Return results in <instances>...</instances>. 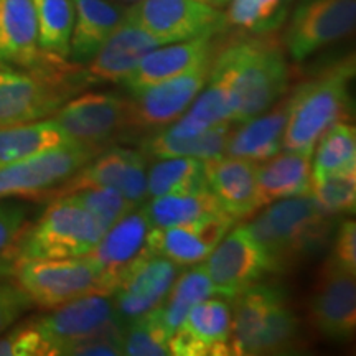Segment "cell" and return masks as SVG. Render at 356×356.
Here are the masks:
<instances>
[{
  "mask_svg": "<svg viewBox=\"0 0 356 356\" xmlns=\"http://www.w3.org/2000/svg\"><path fill=\"white\" fill-rule=\"evenodd\" d=\"M172 355L222 356L231 350V307L222 299L200 302L168 340Z\"/></svg>",
  "mask_w": 356,
  "mask_h": 356,
  "instance_id": "18",
  "label": "cell"
},
{
  "mask_svg": "<svg viewBox=\"0 0 356 356\" xmlns=\"http://www.w3.org/2000/svg\"><path fill=\"white\" fill-rule=\"evenodd\" d=\"M178 275V266L165 257L145 252L122 274L113 297L126 325L162 304Z\"/></svg>",
  "mask_w": 356,
  "mask_h": 356,
  "instance_id": "16",
  "label": "cell"
},
{
  "mask_svg": "<svg viewBox=\"0 0 356 356\" xmlns=\"http://www.w3.org/2000/svg\"><path fill=\"white\" fill-rule=\"evenodd\" d=\"M66 96V86L47 74L0 70V127L50 118Z\"/></svg>",
  "mask_w": 356,
  "mask_h": 356,
  "instance_id": "14",
  "label": "cell"
},
{
  "mask_svg": "<svg viewBox=\"0 0 356 356\" xmlns=\"http://www.w3.org/2000/svg\"><path fill=\"white\" fill-rule=\"evenodd\" d=\"M102 234L104 228L81 203L61 195L32 228L20 234L15 261L86 256Z\"/></svg>",
  "mask_w": 356,
  "mask_h": 356,
  "instance_id": "4",
  "label": "cell"
},
{
  "mask_svg": "<svg viewBox=\"0 0 356 356\" xmlns=\"http://www.w3.org/2000/svg\"><path fill=\"white\" fill-rule=\"evenodd\" d=\"M51 348V355L101 335H122L124 323L113 293L95 292L51 309L33 323Z\"/></svg>",
  "mask_w": 356,
  "mask_h": 356,
  "instance_id": "6",
  "label": "cell"
},
{
  "mask_svg": "<svg viewBox=\"0 0 356 356\" xmlns=\"http://www.w3.org/2000/svg\"><path fill=\"white\" fill-rule=\"evenodd\" d=\"M147 162L142 152L109 149L92 157L68 181L60 186V195L84 188H113L137 204L147 198Z\"/></svg>",
  "mask_w": 356,
  "mask_h": 356,
  "instance_id": "15",
  "label": "cell"
},
{
  "mask_svg": "<svg viewBox=\"0 0 356 356\" xmlns=\"http://www.w3.org/2000/svg\"><path fill=\"white\" fill-rule=\"evenodd\" d=\"M356 24V0H305L293 12L286 33L292 60L304 61L345 38Z\"/></svg>",
  "mask_w": 356,
  "mask_h": 356,
  "instance_id": "10",
  "label": "cell"
},
{
  "mask_svg": "<svg viewBox=\"0 0 356 356\" xmlns=\"http://www.w3.org/2000/svg\"><path fill=\"white\" fill-rule=\"evenodd\" d=\"M50 118L71 140L101 147L129 127L127 99L111 92H86L61 104Z\"/></svg>",
  "mask_w": 356,
  "mask_h": 356,
  "instance_id": "13",
  "label": "cell"
},
{
  "mask_svg": "<svg viewBox=\"0 0 356 356\" xmlns=\"http://www.w3.org/2000/svg\"><path fill=\"white\" fill-rule=\"evenodd\" d=\"M355 273L346 270L328 256L318 274L310 302L312 323L328 340L345 341L356 328V280Z\"/></svg>",
  "mask_w": 356,
  "mask_h": 356,
  "instance_id": "12",
  "label": "cell"
},
{
  "mask_svg": "<svg viewBox=\"0 0 356 356\" xmlns=\"http://www.w3.org/2000/svg\"><path fill=\"white\" fill-rule=\"evenodd\" d=\"M310 193L328 215L353 213L356 204V170L314 180Z\"/></svg>",
  "mask_w": 356,
  "mask_h": 356,
  "instance_id": "37",
  "label": "cell"
},
{
  "mask_svg": "<svg viewBox=\"0 0 356 356\" xmlns=\"http://www.w3.org/2000/svg\"><path fill=\"white\" fill-rule=\"evenodd\" d=\"M38 24V44L44 55L68 60L74 24V0H33Z\"/></svg>",
  "mask_w": 356,
  "mask_h": 356,
  "instance_id": "33",
  "label": "cell"
},
{
  "mask_svg": "<svg viewBox=\"0 0 356 356\" xmlns=\"http://www.w3.org/2000/svg\"><path fill=\"white\" fill-rule=\"evenodd\" d=\"M234 222V218L221 215L186 226L152 228L147 234L145 251L149 254L165 257L178 267L198 264L207 259Z\"/></svg>",
  "mask_w": 356,
  "mask_h": 356,
  "instance_id": "19",
  "label": "cell"
},
{
  "mask_svg": "<svg viewBox=\"0 0 356 356\" xmlns=\"http://www.w3.org/2000/svg\"><path fill=\"white\" fill-rule=\"evenodd\" d=\"M332 257L346 270L356 274V222L353 220L343 221L338 228Z\"/></svg>",
  "mask_w": 356,
  "mask_h": 356,
  "instance_id": "44",
  "label": "cell"
},
{
  "mask_svg": "<svg viewBox=\"0 0 356 356\" xmlns=\"http://www.w3.org/2000/svg\"><path fill=\"white\" fill-rule=\"evenodd\" d=\"M17 286L33 305L51 310L78 297L106 292L99 273L86 256L20 259L13 264Z\"/></svg>",
  "mask_w": 356,
  "mask_h": 356,
  "instance_id": "5",
  "label": "cell"
},
{
  "mask_svg": "<svg viewBox=\"0 0 356 356\" xmlns=\"http://www.w3.org/2000/svg\"><path fill=\"white\" fill-rule=\"evenodd\" d=\"M99 152L101 147L74 142L0 165V200L30 198L60 188Z\"/></svg>",
  "mask_w": 356,
  "mask_h": 356,
  "instance_id": "7",
  "label": "cell"
},
{
  "mask_svg": "<svg viewBox=\"0 0 356 356\" xmlns=\"http://www.w3.org/2000/svg\"><path fill=\"white\" fill-rule=\"evenodd\" d=\"M32 300L15 284L0 280V335L12 327L20 315L32 307Z\"/></svg>",
  "mask_w": 356,
  "mask_h": 356,
  "instance_id": "41",
  "label": "cell"
},
{
  "mask_svg": "<svg viewBox=\"0 0 356 356\" xmlns=\"http://www.w3.org/2000/svg\"><path fill=\"white\" fill-rule=\"evenodd\" d=\"M121 2H137V0H121Z\"/></svg>",
  "mask_w": 356,
  "mask_h": 356,
  "instance_id": "46",
  "label": "cell"
},
{
  "mask_svg": "<svg viewBox=\"0 0 356 356\" xmlns=\"http://www.w3.org/2000/svg\"><path fill=\"white\" fill-rule=\"evenodd\" d=\"M68 144H74L51 118L0 127V165L35 157Z\"/></svg>",
  "mask_w": 356,
  "mask_h": 356,
  "instance_id": "29",
  "label": "cell"
},
{
  "mask_svg": "<svg viewBox=\"0 0 356 356\" xmlns=\"http://www.w3.org/2000/svg\"><path fill=\"white\" fill-rule=\"evenodd\" d=\"M207 185L204 160L193 157H168L147 172V197L154 198L167 193L203 188Z\"/></svg>",
  "mask_w": 356,
  "mask_h": 356,
  "instance_id": "34",
  "label": "cell"
},
{
  "mask_svg": "<svg viewBox=\"0 0 356 356\" xmlns=\"http://www.w3.org/2000/svg\"><path fill=\"white\" fill-rule=\"evenodd\" d=\"M126 17L163 43L215 37L228 25L225 13L203 0H137Z\"/></svg>",
  "mask_w": 356,
  "mask_h": 356,
  "instance_id": "8",
  "label": "cell"
},
{
  "mask_svg": "<svg viewBox=\"0 0 356 356\" xmlns=\"http://www.w3.org/2000/svg\"><path fill=\"white\" fill-rule=\"evenodd\" d=\"M203 2L210 3V6H213V7H221V6H225V3H228L229 0H203Z\"/></svg>",
  "mask_w": 356,
  "mask_h": 356,
  "instance_id": "45",
  "label": "cell"
},
{
  "mask_svg": "<svg viewBox=\"0 0 356 356\" xmlns=\"http://www.w3.org/2000/svg\"><path fill=\"white\" fill-rule=\"evenodd\" d=\"M312 155L299 150L277 152L256 163L257 193L262 207L277 200L309 193L312 188Z\"/></svg>",
  "mask_w": 356,
  "mask_h": 356,
  "instance_id": "26",
  "label": "cell"
},
{
  "mask_svg": "<svg viewBox=\"0 0 356 356\" xmlns=\"http://www.w3.org/2000/svg\"><path fill=\"white\" fill-rule=\"evenodd\" d=\"M203 266L215 296L228 300L259 282L264 274L273 273L264 249L249 233L246 225L233 226L222 236Z\"/></svg>",
  "mask_w": 356,
  "mask_h": 356,
  "instance_id": "9",
  "label": "cell"
},
{
  "mask_svg": "<svg viewBox=\"0 0 356 356\" xmlns=\"http://www.w3.org/2000/svg\"><path fill=\"white\" fill-rule=\"evenodd\" d=\"M42 56L33 0H0V61L35 66Z\"/></svg>",
  "mask_w": 356,
  "mask_h": 356,
  "instance_id": "24",
  "label": "cell"
},
{
  "mask_svg": "<svg viewBox=\"0 0 356 356\" xmlns=\"http://www.w3.org/2000/svg\"><path fill=\"white\" fill-rule=\"evenodd\" d=\"M170 337L159 323L154 310L124 325V355L129 356H163L172 355L168 348Z\"/></svg>",
  "mask_w": 356,
  "mask_h": 356,
  "instance_id": "36",
  "label": "cell"
},
{
  "mask_svg": "<svg viewBox=\"0 0 356 356\" xmlns=\"http://www.w3.org/2000/svg\"><path fill=\"white\" fill-rule=\"evenodd\" d=\"M314 154L312 181L356 170V129L341 121L333 124L318 139Z\"/></svg>",
  "mask_w": 356,
  "mask_h": 356,
  "instance_id": "32",
  "label": "cell"
},
{
  "mask_svg": "<svg viewBox=\"0 0 356 356\" xmlns=\"http://www.w3.org/2000/svg\"><path fill=\"white\" fill-rule=\"evenodd\" d=\"M282 6L284 0H231L226 22L248 30H267Z\"/></svg>",
  "mask_w": 356,
  "mask_h": 356,
  "instance_id": "39",
  "label": "cell"
},
{
  "mask_svg": "<svg viewBox=\"0 0 356 356\" xmlns=\"http://www.w3.org/2000/svg\"><path fill=\"white\" fill-rule=\"evenodd\" d=\"M124 19L126 8L111 0H74L70 60L73 63L86 65Z\"/></svg>",
  "mask_w": 356,
  "mask_h": 356,
  "instance_id": "25",
  "label": "cell"
},
{
  "mask_svg": "<svg viewBox=\"0 0 356 356\" xmlns=\"http://www.w3.org/2000/svg\"><path fill=\"white\" fill-rule=\"evenodd\" d=\"M299 320L282 297L267 315L264 325L252 341L249 355L284 353L297 341Z\"/></svg>",
  "mask_w": 356,
  "mask_h": 356,
  "instance_id": "35",
  "label": "cell"
},
{
  "mask_svg": "<svg viewBox=\"0 0 356 356\" xmlns=\"http://www.w3.org/2000/svg\"><path fill=\"white\" fill-rule=\"evenodd\" d=\"M61 355L79 356H121L124 355L122 335H101L79 341L63 350Z\"/></svg>",
  "mask_w": 356,
  "mask_h": 356,
  "instance_id": "43",
  "label": "cell"
},
{
  "mask_svg": "<svg viewBox=\"0 0 356 356\" xmlns=\"http://www.w3.org/2000/svg\"><path fill=\"white\" fill-rule=\"evenodd\" d=\"M246 228L264 249L270 270L284 273L327 244L333 221L309 191L267 204Z\"/></svg>",
  "mask_w": 356,
  "mask_h": 356,
  "instance_id": "2",
  "label": "cell"
},
{
  "mask_svg": "<svg viewBox=\"0 0 356 356\" xmlns=\"http://www.w3.org/2000/svg\"><path fill=\"white\" fill-rule=\"evenodd\" d=\"M51 348L35 325H26L0 337V356H44Z\"/></svg>",
  "mask_w": 356,
  "mask_h": 356,
  "instance_id": "40",
  "label": "cell"
},
{
  "mask_svg": "<svg viewBox=\"0 0 356 356\" xmlns=\"http://www.w3.org/2000/svg\"><path fill=\"white\" fill-rule=\"evenodd\" d=\"M289 102H291L289 97L286 99L280 97L273 108L248 121L239 122L241 126L238 129L231 127L225 155L257 163L280 152L289 118Z\"/></svg>",
  "mask_w": 356,
  "mask_h": 356,
  "instance_id": "23",
  "label": "cell"
},
{
  "mask_svg": "<svg viewBox=\"0 0 356 356\" xmlns=\"http://www.w3.org/2000/svg\"><path fill=\"white\" fill-rule=\"evenodd\" d=\"M211 61H204L175 78L129 91V126L165 127L177 121L207 84Z\"/></svg>",
  "mask_w": 356,
  "mask_h": 356,
  "instance_id": "11",
  "label": "cell"
},
{
  "mask_svg": "<svg viewBox=\"0 0 356 356\" xmlns=\"http://www.w3.org/2000/svg\"><path fill=\"white\" fill-rule=\"evenodd\" d=\"M210 76L228 92L233 124L273 108L289 86L286 56L277 44L266 40H243L229 44L211 61Z\"/></svg>",
  "mask_w": 356,
  "mask_h": 356,
  "instance_id": "1",
  "label": "cell"
},
{
  "mask_svg": "<svg viewBox=\"0 0 356 356\" xmlns=\"http://www.w3.org/2000/svg\"><path fill=\"white\" fill-rule=\"evenodd\" d=\"M144 210L150 228H173L228 215L208 186L167 193L145 202Z\"/></svg>",
  "mask_w": 356,
  "mask_h": 356,
  "instance_id": "27",
  "label": "cell"
},
{
  "mask_svg": "<svg viewBox=\"0 0 356 356\" xmlns=\"http://www.w3.org/2000/svg\"><path fill=\"white\" fill-rule=\"evenodd\" d=\"M353 74L355 60L348 58L300 84L289 96L291 102L282 149L314 154L320 137L345 118L350 108V81Z\"/></svg>",
  "mask_w": 356,
  "mask_h": 356,
  "instance_id": "3",
  "label": "cell"
},
{
  "mask_svg": "<svg viewBox=\"0 0 356 356\" xmlns=\"http://www.w3.org/2000/svg\"><path fill=\"white\" fill-rule=\"evenodd\" d=\"M25 225V208L10 200H0V254L17 243Z\"/></svg>",
  "mask_w": 356,
  "mask_h": 356,
  "instance_id": "42",
  "label": "cell"
},
{
  "mask_svg": "<svg viewBox=\"0 0 356 356\" xmlns=\"http://www.w3.org/2000/svg\"><path fill=\"white\" fill-rule=\"evenodd\" d=\"M284 293L275 287L254 286L233 297L231 309V350L233 355H249L252 341L264 325L273 307Z\"/></svg>",
  "mask_w": 356,
  "mask_h": 356,
  "instance_id": "28",
  "label": "cell"
},
{
  "mask_svg": "<svg viewBox=\"0 0 356 356\" xmlns=\"http://www.w3.org/2000/svg\"><path fill=\"white\" fill-rule=\"evenodd\" d=\"M211 53L213 37H198L185 42L160 44L155 50L147 53L144 60L121 84L132 91L165 81L211 60Z\"/></svg>",
  "mask_w": 356,
  "mask_h": 356,
  "instance_id": "22",
  "label": "cell"
},
{
  "mask_svg": "<svg viewBox=\"0 0 356 356\" xmlns=\"http://www.w3.org/2000/svg\"><path fill=\"white\" fill-rule=\"evenodd\" d=\"M210 297H216L215 289L204 266L198 262L188 266L184 273H178L167 297L157 309H154V314L167 335L172 337L185 320L186 314L200 302Z\"/></svg>",
  "mask_w": 356,
  "mask_h": 356,
  "instance_id": "30",
  "label": "cell"
},
{
  "mask_svg": "<svg viewBox=\"0 0 356 356\" xmlns=\"http://www.w3.org/2000/svg\"><path fill=\"white\" fill-rule=\"evenodd\" d=\"M150 228L142 208H134L126 216L104 231L86 257L101 275L106 292L113 293L122 274L145 254L147 234Z\"/></svg>",
  "mask_w": 356,
  "mask_h": 356,
  "instance_id": "17",
  "label": "cell"
},
{
  "mask_svg": "<svg viewBox=\"0 0 356 356\" xmlns=\"http://www.w3.org/2000/svg\"><path fill=\"white\" fill-rule=\"evenodd\" d=\"M160 44L167 43L126 17L86 63L88 76L95 81L122 83L147 53Z\"/></svg>",
  "mask_w": 356,
  "mask_h": 356,
  "instance_id": "20",
  "label": "cell"
},
{
  "mask_svg": "<svg viewBox=\"0 0 356 356\" xmlns=\"http://www.w3.org/2000/svg\"><path fill=\"white\" fill-rule=\"evenodd\" d=\"M233 124H220L197 136H172L165 129L154 134L142 145L144 154L154 159L193 157L208 160L225 155V147Z\"/></svg>",
  "mask_w": 356,
  "mask_h": 356,
  "instance_id": "31",
  "label": "cell"
},
{
  "mask_svg": "<svg viewBox=\"0 0 356 356\" xmlns=\"http://www.w3.org/2000/svg\"><path fill=\"white\" fill-rule=\"evenodd\" d=\"M70 197L81 203L99 221L104 231L136 208V204L113 188H84L73 191Z\"/></svg>",
  "mask_w": 356,
  "mask_h": 356,
  "instance_id": "38",
  "label": "cell"
},
{
  "mask_svg": "<svg viewBox=\"0 0 356 356\" xmlns=\"http://www.w3.org/2000/svg\"><path fill=\"white\" fill-rule=\"evenodd\" d=\"M207 185L221 208L234 220L252 216L262 208L256 181V162L229 155L204 160Z\"/></svg>",
  "mask_w": 356,
  "mask_h": 356,
  "instance_id": "21",
  "label": "cell"
}]
</instances>
